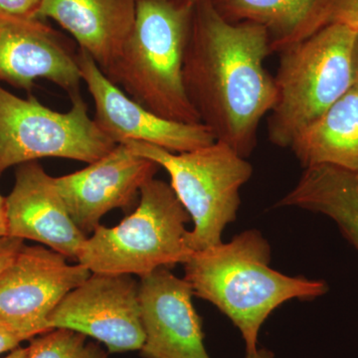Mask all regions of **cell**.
Masks as SVG:
<instances>
[{"instance_id":"1","label":"cell","mask_w":358,"mask_h":358,"mask_svg":"<svg viewBox=\"0 0 358 358\" xmlns=\"http://www.w3.org/2000/svg\"><path fill=\"white\" fill-rule=\"evenodd\" d=\"M271 54L263 26L231 22L212 0H197L183 60L186 94L216 141L245 159L277 99L274 77L264 66Z\"/></svg>"},{"instance_id":"2","label":"cell","mask_w":358,"mask_h":358,"mask_svg":"<svg viewBox=\"0 0 358 358\" xmlns=\"http://www.w3.org/2000/svg\"><path fill=\"white\" fill-rule=\"evenodd\" d=\"M270 261V245L259 231L249 230L229 243L194 252L183 264L193 294L234 324L246 352L258 350L259 331L275 308L292 299L313 300L329 289L320 280L282 274Z\"/></svg>"},{"instance_id":"3","label":"cell","mask_w":358,"mask_h":358,"mask_svg":"<svg viewBox=\"0 0 358 358\" xmlns=\"http://www.w3.org/2000/svg\"><path fill=\"white\" fill-rule=\"evenodd\" d=\"M197 0H136V21L106 76L155 114L201 124L183 82V60Z\"/></svg>"},{"instance_id":"4","label":"cell","mask_w":358,"mask_h":358,"mask_svg":"<svg viewBox=\"0 0 358 358\" xmlns=\"http://www.w3.org/2000/svg\"><path fill=\"white\" fill-rule=\"evenodd\" d=\"M357 30L329 23L281 52L274 77L277 99L268 136L278 147L294 138L357 83L353 46Z\"/></svg>"},{"instance_id":"5","label":"cell","mask_w":358,"mask_h":358,"mask_svg":"<svg viewBox=\"0 0 358 358\" xmlns=\"http://www.w3.org/2000/svg\"><path fill=\"white\" fill-rule=\"evenodd\" d=\"M189 221L171 185L150 179L141 187L136 210L114 227L99 225L77 262L91 273L140 278L185 264L194 253L186 242Z\"/></svg>"},{"instance_id":"6","label":"cell","mask_w":358,"mask_h":358,"mask_svg":"<svg viewBox=\"0 0 358 358\" xmlns=\"http://www.w3.org/2000/svg\"><path fill=\"white\" fill-rule=\"evenodd\" d=\"M124 143L169 174L171 188L193 222L186 234L188 247L197 252L222 243L226 226L236 220L240 189L253 173L247 159L219 141L185 152L140 141Z\"/></svg>"},{"instance_id":"7","label":"cell","mask_w":358,"mask_h":358,"mask_svg":"<svg viewBox=\"0 0 358 358\" xmlns=\"http://www.w3.org/2000/svg\"><path fill=\"white\" fill-rule=\"evenodd\" d=\"M71 100L68 112H57L0 86V176L9 167L44 157L92 164L117 145L90 117L81 95Z\"/></svg>"},{"instance_id":"8","label":"cell","mask_w":358,"mask_h":358,"mask_svg":"<svg viewBox=\"0 0 358 358\" xmlns=\"http://www.w3.org/2000/svg\"><path fill=\"white\" fill-rule=\"evenodd\" d=\"M82 264L43 246H25L0 274V324L31 341L66 294L91 275Z\"/></svg>"},{"instance_id":"9","label":"cell","mask_w":358,"mask_h":358,"mask_svg":"<svg viewBox=\"0 0 358 358\" xmlns=\"http://www.w3.org/2000/svg\"><path fill=\"white\" fill-rule=\"evenodd\" d=\"M138 293L140 282L131 275L92 273L52 312L49 327L83 334L110 353L140 352L145 333Z\"/></svg>"},{"instance_id":"10","label":"cell","mask_w":358,"mask_h":358,"mask_svg":"<svg viewBox=\"0 0 358 358\" xmlns=\"http://www.w3.org/2000/svg\"><path fill=\"white\" fill-rule=\"evenodd\" d=\"M82 81L95 103V122L115 143L140 141L173 152H185L216 141L202 124L164 119L129 98L103 74L87 52H77Z\"/></svg>"},{"instance_id":"11","label":"cell","mask_w":358,"mask_h":358,"mask_svg":"<svg viewBox=\"0 0 358 358\" xmlns=\"http://www.w3.org/2000/svg\"><path fill=\"white\" fill-rule=\"evenodd\" d=\"M159 169L126 143H117L100 159L76 173L54 178V182L71 218L88 236L108 212L129 210Z\"/></svg>"},{"instance_id":"12","label":"cell","mask_w":358,"mask_h":358,"mask_svg":"<svg viewBox=\"0 0 358 358\" xmlns=\"http://www.w3.org/2000/svg\"><path fill=\"white\" fill-rule=\"evenodd\" d=\"M143 358H210L204 346L202 320L185 278L159 268L141 278Z\"/></svg>"},{"instance_id":"13","label":"cell","mask_w":358,"mask_h":358,"mask_svg":"<svg viewBox=\"0 0 358 358\" xmlns=\"http://www.w3.org/2000/svg\"><path fill=\"white\" fill-rule=\"evenodd\" d=\"M76 52L38 18L0 13V81L30 92L38 79L81 95Z\"/></svg>"},{"instance_id":"14","label":"cell","mask_w":358,"mask_h":358,"mask_svg":"<svg viewBox=\"0 0 358 358\" xmlns=\"http://www.w3.org/2000/svg\"><path fill=\"white\" fill-rule=\"evenodd\" d=\"M6 205L7 236L38 242L67 259L78 260L88 236L71 218L54 178L39 162L18 166Z\"/></svg>"},{"instance_id":"15","label":"cell","mask_w":358,"mask_h":358,"mask_svg":"<svg viewBox=\"0 0 358 358\" xmlns=\"http://www.w3.org/2000/svg\"><path fill=\"white\" fill-rule=\"evenodd\" d=\"M136 13V0H41L35 17L57 22L106 74L131 36Z\"/></svg>"},{"instance_id":"16","label":"cell","mask_w":358,"mask_h":358,"mask_svg":"<svg viewBox=\"0 0 358 358\" xmlns=\"http://www.w3.org/2000/svg\"><path fill=\"white\" fill-rule=\"evenodd\" d=\"M231 22L266 28L271 53H281L327 25L334 0H212Z\"/></svg>"},{"instance_id":"17","label":"cell","mask_w":358,"mask_h":358,"mask_svg":"<svg viewBox=\"0 0 358 358\" xmlns=\"http://www.w3.org/2000/svg\"><path fill=\"white\" fill-rule=\"evenodd\" d=\"M301 166H333L358 178V83L292 143Z\"/></svg>"},{"instance_id":"18","label":"cell","mask_w":358,"mask_h":358,"mask_svg":"<svg viewBox=\"0 0 358 358\" xmlns=\"http://www.w3.org/2000/svg\"><path fill=\"white\" fill-rule=\"evenodd\" d=\"M278 206H294L333 219L358 251V178L333 166L307 167Z\"/></svg>"},{"instance_id":"19","label":"cell","mask_w":358,"mask_h":358,"mask_svg":"<svg viewBox=\"0 0 358 358\" xmlns=\"http://www.w3.org/2000/svg\"><path fill=\"white\" fill-rule=\"evenodd\" d=\"M27 348V358H108L99 343L68 329H53L35 336Z\"/></svg>"},{"instance_id":"20","label":"cell","mask_w":358,"mask_h":358,"mask_svg":"<svg viewBox=\"0 0 358 358\" xmlns=\"http://www.w3.org/2000/svg\"><path fill=\"white\" fill-rule=\"evenodd\" d=\"M329 23H341L358 30V0H334Z\"/></svg>"},{"instance_id":"21","label":"cell","mask_w":358,"mask_h":358,"mask_svg":"<svg viewBox=\"0 0 358 358\" xmlns=\"http://www.w3.org/2000/svg\"><path fill=\"white\" fill-rule=\"evenodd\" d=\"M40 2L41 0H0V13L35 17Z\"/></svg>"},{"instance_id":"22","label":"cell","mask_w":358,"mask_h":358,"mask_svg":"<svg viewBox=\"0 0 358 358\" xmlns=\"http://www.w3.org/2000/svg\"><path fill=\"white\" fill-rule=\"evenodd\" d=\"M24 245V241L17 238L0 237V274L10 265Z\"/></svg>"},{"instance_id":"23","label":"cell","mask_w":358,"mask_h":358,"mask_svg":"<svg viewBox=\"0 0 358 358\" xmlns=\"http://www.w3.org/2000/svg\"><path fill=\"white\" fill-rule=\"evenodd\" d=\"M24 341V336L0 324V355L15 350Z\"/></svg>"},{"instance_id":"24","label":"cell","mask_w":358,"mask_h":358,"mask_svg":"<svg viewBox=\"0 0 358 358\" xmlns=\"http://www.w3.org/2000/svg\"><path fill=\"white\" fill-rule=\"evenodd\" d=\"M7 236L6 199L0 194V237Z\"/></svg>"},{"instance_id":"25","label":"cell","mask_w":358,"mask_h":358,"mask_svg":"<svg viewBox=\"0 0 358 358\" xmlns=\"http://www.w3.org/2000/svg\"><path fill=\"white\" fill-rule=\"evenodd\" d=\"M246 358H275L274 353L266 348H258L253 352H246Z\"/></svg>"},{"instance_id":"26","label":"cell","mask_w":358,"mask_h":358,"mask_svg":"<svg viewBox=\"0 0 358 358\" xmlns=\"http://www.w3.org/2000/svg\"><path fill=\"white\" fill-rule=\"evenodd\" d=\"M28 348H16L15 350H11L7 357L3 358H27Z\"/></svg>"},{"instance_id":"27","label":"cell","mask_w":358,"mask_h":358,"mask_svg":"<svg viewBox=\"0 0 358 358\" xmlns=\"http://www.w3.org/2000/svg\"><path fill=\"white\" fill-rule=\"evenodd\" d=\"M353 65H355V75L358 83V30L355 36V46H353Z\"/></svg>"}]
</instances>
